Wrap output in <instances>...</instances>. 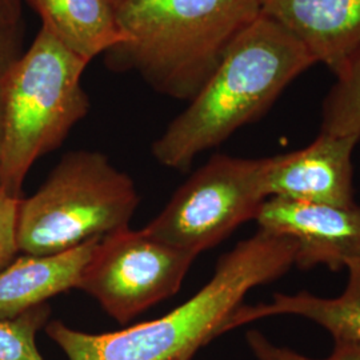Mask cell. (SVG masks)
Masks as SVG:
<instances>
[{"mask_svg":"<svg viewBox=\"0 0 360 360\" xmlns=\"http://www.w3.org/2000/svg\"><path fill=\"white\" fill-rule=\"evenodd\" d=\"M336 77L323 104L321 132L360 136V49Z\"/></svg>","mask_w":360,"mask_h":360,"instance_id":"14","label":"cell"},{"mask_svg":"<svg viewBox=\"0 0 360 360\" xmlns=\"http://www.w3.org/2000/svg\"><path fill=\"white\" fill-rule=\"evenodd\" d=\"M25 25L19 1L0 0V79L23 53Z\"/></svg>","mask_w":360,"mask_h":360,"instance_id":"17","label":"cell"},{"mask_svg":"<svg viewBox=\"0 0 360 360\" xmlns=\"http://www.w3.org/2000/svg\"><path fill=\"white\" fill-rule=\"evenodd\" d=\"M126 41L105 52L162 95L191 101L232 43L262 15V0H116Z\"/></svg>","mask_w":360,"mask_h":360,"instance_id":"3","label":"cell"},{"mask_svg":"<svg viewBox=\"0 0 360 360\" xmlns=\"http://www.w3.org/2000/svg\"><path fill=\"white\" fill-rule=\"evenodd\" d=\"M267 158L214 155L186 180L143 231L195 255L214 248L245 221L254 220L270 196Z\"/></svg>","mask_w":360,"mask_h":360,"instance_id":"6","label":"cell"},{"mask_svg":"<svg viewBox=\"0 0 360 360\" xmlns=\"http://www.w3.org/2000/svg\"><path fill=\"white\" fill-rule=\"evenodd\" d=\"M3 148V98H1V79H0V162Z\"/></svg>","mask_w":360,"mask_h":360,"instance_id":"19","label":"cell"},{"mask_svg":"<svg viewBox=\"0 0 360 360\" xmlns=\"http://www.w3.org/2000/svg\"><path fill=\"white\" fill-rule=\"evenodd\" d=\"M257 230L284 235L296 245L299 270L326 266L346 270L348 262L360 257V206L316 205L271 196L260 206Z\"/></svg>","mask_w":360,"mask_h":360,"instance_id":"8","label":"cell"},{"mask_svg":"<svg viewBox=\"0 0 360 360\" xmlns=\"http://www.w3.org/2000/svg\"><path fill=\"white\" fill-rule=\"evenodd\" d=\"M115 1H116V0H115Z\"/></svg>","mask_w":360,"mask_h":360,"instance_id":"21","label":"cell"},{"mask_svg":"<svg viewBox=\"0 0 360 360\" xmlns=\"http://www.w3.org/2000/svg\"><path fill=\"white\" fill-rule=\"evenodd\" d=\"M20 199L0 191V271L6 269L19 254L16 220Z\"/></svg>","mask_w":360,"mask_h":360,"instance_id":"18","label":"cell"},{"mask_svg":"<svg viewBox=\"0 0 360 360\" xmlns=\"http://www.w3.org/2000/svg\"><path fill=\"white\" fill-rule=\"evenodd\" d=\"M102 238L51 255H23L0 271V319L15 318L77 288L82 272Z\"/></svg>","mask_w":360,"mask_h":360,"instance_id":"11","label":"cell"},{"mask_svg":"<svg viewBox=\"0 0 360 360\" xmlns=\"http://www.w3.org/2000/svg\"><path fill=\"white\" fill-rule=\"evenodd\" d=\"M196 257L129 227L101 239L77 290L94 297L116 322L129 324L175 295Z\"/></svg>","mask_w":360,"mask_h":360,"instance_id":"7","label":"cell"},{"mask_svg":"<svg viewBox=\"0 0 360 360\" xmlns=\"http://www.w3.org/2000/svg\"><path fill=\"white\" fill-rule=\"evenodd\" d=\"M315 65L284 28L260 15L232 43L215 71L153 144L156 162L188 171L198 155L264 115L287 86Z\"/></svg>","mask_w":360,"mask_h":360,"instance_id":"2","label":"cell"},{"mask_svg":"<svg viewBox=\"0 0 360 360\" xmlns=\"http://www.w3.org/2000/svg\"><path fill=\"white\" fill-rule=\"evenodd\" d=\"M90 65L46 28L1 77L0 191L22 198L34 163L65 143L90 111L82 77Z\"/></svg>","mask_w":360,"mask_h":360,"instance_id":"4","label":"cell"},{"mask_svg":"<svg viewBox=\"0 0 360 360\" xmlns=\"http://www.w3.org/2000/svg\"><path fill=\"white\" fill-rule=\"evenodd\" d=\"M41 27L70 51L91 63L126 41L116 19L115 0H27Z\"/></svg>","mask_w":360,"mask_h":360,"instance_id":"13","label":"cell"},{"mask_svg":"<svg viewBox=\"0 0 360 360\" xmlns=\"http://www.w3.org/2000/svg\"><path fill=\"white\" fill-rule=\"evenodd\" d=\"M360 136L321 132L307 147L267 158L269 196L348 207L354 199L352 154Z\"/></svg>","mask_w":360,"mask_h":360,"instance_id":"9","label":"cell"},{"mask_svg":"<svg viewBox=\"0 0 360 360\" xmlns=\"http://www.w3.org/2000/svg\"><path fill=\"white\" fill-rule=\"evenodd\" d=\"M262 15L335 74L360 49V0H262Z\"/></svg>","mask_w":360,"mask_h":360,"instance_id":"10","label":"cell"},{"mask_svg":"<svg viewBox=\"0 0 360 360\" xmlns=\"http://www.w3.org/2000/svg\"><path fill=\"white\" fill-rule=\"evenodd\" d=\"M345 291L336 297H322L307 291L294 295L275 294L270 303L242 306L232 316L231 330L269 316L292 315L318 324L335 339L360 345V257L348 262Z\"/></svg>","mask_w":360,"mask_h":360,"instance_id":"12","label":"cell"},{"mask_svg":"<svg viewBox=\"0 0 360 360\" xmlns=\"http://www.w3.org/2000/svg\"><path fill=\"white\" fill-rule=\"evenodd\" d=\"M49 303L8 319H0V360H46L39 351L37 336L50 322Z\"/></svg>","mask_w":360,"mask_h":360,"instance_id":"15","label":"cell"},{"mask_svg":"<svg viewBox=\"0 0 360 360\" xmlns=\"http://www.w3.org/2000/svg\"><path fill=\"white\" fill-rule=\"evenodd\" d=\"M295 255L291 238L257 230L219 259L205 287L160 318L101 334L50 321L44 333L67 360H191L231 331L232 316L245 295L283 276L295 264Z\"/></svg>","mask_w":360,"mask_h":360,"instance_id":"1","label":"cell"},{"mask_svg":"<svg viewBox=\"0 0 360 360\" xmlns=\"http://www.w3.org/2000/svg\"><path fill=\"white\" fill-rule=\"evenodd\" d=\"M245 343L255 360H360L359 343L345 339H335L331 355L323 359L309 358L291 348L278 346L259 330L247 331Z\"/></svg>","mask_w":360,"mask_h":360,"instance_id":"16","label":"cell"},{"mask_svg":"<svg viewBox=\"0 0 360 360\" xmlns=\"http://www.w3.org/2000/svg\"><path fill=\"white\" fill-rule=\"evenodd\" d=\"M13 1H19L20 3V0H13Z\"/></svg>","mask_w":360,"mask_h":360,"instance_id":"20","label":"cell"},{"mask_svg":"<svg viewBox=\"0 0 360 360\" xmlns=\"http://www.w3.org/2000/svg\"><path fill=\"white\" fill-rule=\"evenodd\" d=\"M139 202L135 181L107 155L91 150L67 153L38 191L20 199L19 252L51 255L129 229Z\"/></svg>","mask_w":360,"mask_h":360,"instance_id":"5","label":"cell"}]
</instances>
